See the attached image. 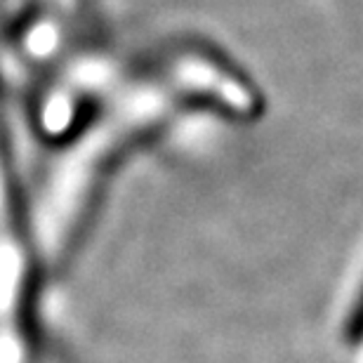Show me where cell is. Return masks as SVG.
<instances>
[{
  "instance_id": "cell-1",
  "label": "cell",
  "mask_w": 363,
  "mask_h": 363,
  "mask_svg": "<svg viewBox=\"0 0 363 363\" xmlns=\"http://www.w3.org/2000/svg\"><path fill=\"white\" fill-rule=\"evenodd\" d=\"M347 328H350L354 335L363 330V281L359 286V295H354V300H352L350 318H347Z\"/></svg>"
}]
</instances>
